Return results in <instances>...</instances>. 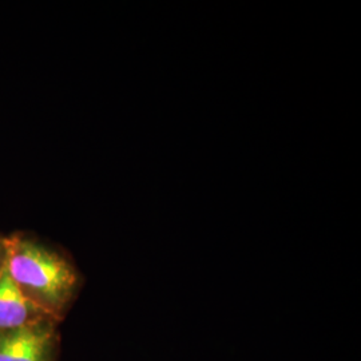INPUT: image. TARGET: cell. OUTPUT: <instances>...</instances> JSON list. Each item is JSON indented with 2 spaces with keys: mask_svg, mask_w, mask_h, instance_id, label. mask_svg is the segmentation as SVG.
<instances>
[{
  "mask_svg": "<svg viewBox=\"0 0 361 361\" xmlns=\"http://www.w3.org/2000/svg\"><path fill=\"white\" fill-rule=\"evenodd\" d=\"M4 243V267L22 293L50 316L65 312L77 295L79 274L61 253L23 237Z\"/></svg>",
  "mask_w": 361,
  "mask_h": 361,
  "instance_id": "6da1fadb",
  "label": "cell"
},
{
  "mask_svg": "<svg viewBox=\"0 0 361 361\" xmlns=\"http://www.w3.org/2000/svg\"><path fill=\"white\" fill-rule=\"evenodd\" d=\"M51 326L43 322L0 334V361H50Z\"/></svg>",
  "mask_w": 361,
  "mask_h": 361,
  "instance_id": "7a4b0ae2",
  "label": "cell"
},
{
  "mask_svg": "<svg viewBox=\"0 0 361 361\" xmlns=\"http://www.w3.org/2000/svg\"><path fill=\"white\" fill-rule=\"evenodd\" d=\"M42 314L47 313L22 293L3 267L0 269V332L38 323Z\"/></svg>",
  "mask_w": 361,
  "mask_h": 361,
  "instance_id": "3957f363",
  "label": "cell"
},
{
  "mask_svg": "<svg viewBox=\"0 0 361 361\" xmlns=\"http://www.w3.org/2000/svg\"><path fill=\"white\" fill-rule=\"evenodd\" d=\"M4 257H6V252H4V243H0V269L4 267Z\"/></svg>",
  "mask_w": 361,
  "mask_h": 361,
  "instance_id": "277c9868",
  "label": "cell"
}]
</instances>
